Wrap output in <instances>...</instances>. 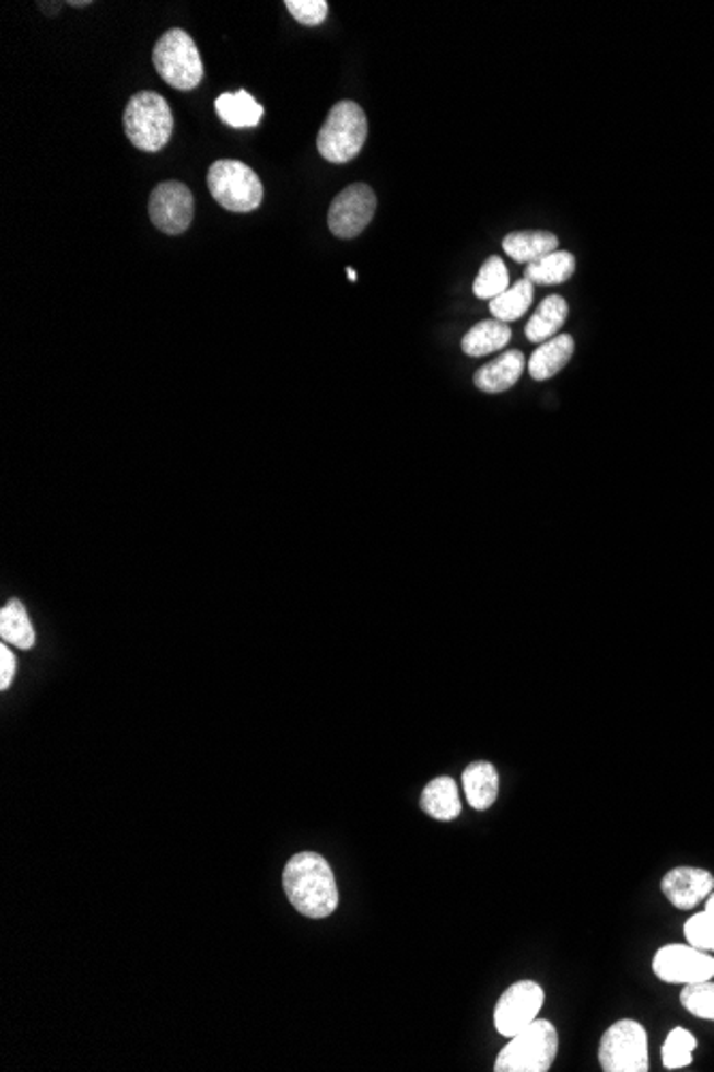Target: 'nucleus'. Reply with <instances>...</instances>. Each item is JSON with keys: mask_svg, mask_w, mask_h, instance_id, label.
<instances>
[{"mask_svg": "<svg viewBox=\"0 0 714 1072\" xmlns=\"http://www.w3.org/2000/svg\"><path fill=\"white\" fill-rule=\"evenodd\" d=\"M283 886L291 906L308 919H328L338 908V886L330 863L317 852H300L289 859Z\"/></svg>", "mask_w": 714, "mask_h": 1072, "instance_id": "1", "label": "nucleus"}, {"mask_svg": "<svg viewBox=\"0 0 714 1072\" xmlns=\"http://www.w3.org/2000/svg\"><path fill=\"white\" fill-rule=\"evenodd\" d=\"M559 1051V1032L548 1019H535L510 1038L494 1062L496 1072H546Z\"/></svg>", "mask_w": 714, "mask_h": 1072, "instance_id": "2", "label": "nucleus"}, {"mask_svg": "<svg viewBox=\"0 0 714 1072\" xmlns=\"http://www.w3.org/2000/svg\"><path fill=\"white\" fill-rule=\"evenodd\" d=\"M368 138L364 109L353 101L336 103L317 136V150L330 163L353 161Z\"/></svg>", "mask_w": 714, "mask_h": 1072, "instance_id": "3", "label": "nucleus"}, {"mask_svg": "<svg viewBox=\"0 0 714 1072\" xmlns=\"http://www.w3.org/2000/svg\"><path fill=\"white\" fill-rule=\"evenodd\" d=\"M174 116L167 101L142 91L129 98L125 109V133L129 142L143 152H159L172 138Z\"/></svg>", "mask_w": 714, "mask_h": 1072, "instance_id": "4", "label": "nucleus"}, {"mask_svg": "<svg viewBox=\"0 0 714 1072\" xmlns=\"http://www.w3.org/2000/svg\"><path fill=\"white\" fill-rule=\"evenodd\" d=\"M152 62L159 75L178 91H192L203 80L201 54L191 35L183 28L167 31L154 46Z\"/></svg>", "mask_w": 714, "mask_h": 1072, "instance_id": "5", "label": "nucleus"}, {"mask_svg": "<svg viewBox=\"0 0 714 1072\" xmlns=\"http://www.w3.org/2000/svg\"><path fill=\"white\" fill-rule=\"evenodd\" d=\"M208 189L230 212H253L264 201V185L259 176L242 161L221 159L208 170Z\"/></svg>", "mask_w": 714, "mask_h": 1072, "instance_id": "6", "label": "nucleus"}, {"mask_svg": "<svg viewBox=\"0 0 714 1072\" xmlns=\"http://www.w3.org/2000/svg\"><path fill=\"white\" fill-rule=\"evenodd\" d=\"M599 1064L606 1072L648 1071V1036L640 1022L620 1019L599 1042Z\"/></svg>", "mask_w": 714, "mask_h": 1072, "instance_id": "7", "label": "nucleus"}, {"mask_svg": "<svg viewBox=\"0 0 714 1072\" xmlns=\"http://www.w3.org/2000/svg\"><path fill=\"white\" fill-rule=\"evenodd\" d=\"M546 993L535 980H518L496 1002L494 1009V1025L496 1032L505 1038L516 1036L526 1025L532 1024L543 1006Z\"/></svg>", "mask_w": 714, "mask_h": 1072, "instance_id": "8", "label": "nucleus"}, {"mask_svg": "<svg viewBox=\"0 0 714 1072\" xmlns=\"http://www.w3.org/2000/svg\"><path fill=\"white\" fill-rule=\"evenodd\" d=\"M377 210V196L368 185H349L344 191L333 197L328 225L336 238H355L373 221Z\"/></svg>", "mask_w": 714, "mask_h": 1072, "instance_id": "9", "label": "nucleus"}, {"mask_svg": "<svg viewBox=\"0 0 714 1072\" xmlns=\"http://www.w3.org/2000/svg\"><path fill=\"white\" fill-rule=\"evenodd\" d=\"M148 212H150V221L163 234L169 236L185 234L191 228L192 212H195L191 189L176 180L161 183L150 194Z\"/></svg>", "mask_w": 714, "mask_h": 1072, "instance_id": "10", "label": "nucleus"}, {"mask_svg": "<svg viewBox=\"0 0 714 1072\" xmlns=\"http://www.w3.org/2000/svg\"><path fill=\"white\" fill-rule=\"evenodd\" d=\"M653 970L664 982L691 984L713 978L714 957L691 944H667L657 951Z\"/></svg>", "mask_w": 714, "mask_h": 1072, "instance_id": "11", "label": "nucleus"}, {"mask_svg": "<svg viewBox=\"0 0 714 1072\" xmlns=\"http://www.w3.org/2000/svg\"><path fill=\"white\" fill-rule=\"evenodd\" d=\"M662 888L671 906L678 910H691L713 893L714 876L700 867H676L667 872Z\"/></svg>", "mask_w": 714, "mask_h": 1072, "instance_id": "12", "label": "nucleus"}, {"mask_svg": "<svg viewBox=\"0 0 714 1072\" xmlns=\"http://www.w3.org/2000/svg\"><path fill=\"white\" fill-rule=\"evenodd\" d=\"M524 366H526V362H524L523 351L510 349L503 356H499L496 360H492L490 364H483L477 371L473 382H476L479 391L488 392V394L510 391L523 377Z\"/></svg>", "mask_w": 714, "mask_h": 1072, "instance_id": "13", "label": "nucleus"}, {"mask_svg": "<svg viewBox=\"0 0 714 1072\" xmlns=\"http://www.w3.org/2000/svg\"><path fill=\"white\" fill-rule=\"evenodd\" d=\"M573 342L570 335H557L550 341L541 342L528 360V373L535 382H546L559 375L572 360Z\"/></svg>", "mask_w": 714, "mask_h": 1072, "instance_id": "14", "label": "nucleus"}, {"mask_svg": "<svg viewBox=\"0 0 714 1072\" xmlns=\"http://www.w3.org/2000/svg\"><path fill=\"white\" fill-rule=\"evenodd\" d=\"M570 315V306L561 295H548L535 311V315L526 324V339L530 342H546L557 337V333L565 326Z\"/></svg>", "mask_w": 714, "mask_h": 1072, "instance_id": "15", "label": "nucleus"}, {"mask_svg": "<svg viewBox=\"0 0 714 1072\" xmlns=\"http://www.w3.org/2000/svg\"><path fill=\"white\" fill-rule=\"evenodd\" d=\"M463 788L469 805L477 812H485L496 803L499 773L490 762H473L463 773Z\"/></svg>", "mask_w": 714, "mask_h": 1072, "instance_id": "16", "label": "nucleus"}, {"mask_svg": "<svg viewBox=\"0 0 714 1072\" xmlns=\"http://www.w3.org/2000/svg\"><path fill=\"white\" fill-rule=\"evenodd\" d=\"M422 809L432 816L434 820L449 823L460 816L463 803L458 794V785L452 778H434L422 792Z\"/></svg>", "mask_w": 714, "mask_h": 1072, "instance_id": "17", "label": "nucleus"}, {"mask_svg": "<svg viewBox=\"0 0 714 1072\" xmlns=\"http://www.w3.org/2000/svg\"><path fill=\"white\" fill-rule=\"evenodd\" d=\"M505 253L518 264H535L546 255L559 250V238L550 232H514L503 241Z\"/></svg>", "mask_w": 714, "mask_h": 1072, "instance_id": "18", "label": "nucleus"}, {"mask_svg": "<svg viewBox=\"0 0 714 1072\" xmlns=\"http://www.w3.org/2000/svg\"><path fill=\"white\" fill-rule=\"evenodd\" d=\"M216 114L219 118L234 129H248L257 127L259 120L264 118V107L250 97L246 91L238 93H225L216 98Z\"/></svg>", "mask_w": 714, "mask_h": 1072, "instance_id": "19", "label": "nucleus"}, {"mask_svg": "<svg viewBox=\"0 0 714 1072\" xmlns=\"http://www.w3.org/2000/svg\"><path fill=\"white\" fill-rule=\"evenodd\" d=\"M0 638L7 644H13L17 649H33L35 646V628L31 624V617L20 599H11L2 606L0 610Z\"/></svg>", "mask_w": 714, "mask_h": 1072, "instance_id": "20", "label": "nucleus"}, {"mask_svg": "<svg viewBox=\"0 0 714 1072\" xmlns=\"http://www.w3.org/2000/svg\"><path fill=\"white\" fill-rule=\"evenodd\" d=\"M575 272V257L567 250H554L543 259L528 264L524 279L532 286H561L567 283Z\"/></svg>", "mask_w": 714, "mask_h": 1072, "instance_id": "21", "label": "nucleus"}, {"mask_svg": "<svg viewBox=\"0 0 714 1072\" xmlns=\"http://www.w3.org/2000/svg\"><path fill=\"white\" fill-rule=\"evenodd\" d=\"M510 341H512V330L507 324L499 319H485L465 335L463 351L471 358H481L503 349L505 345H510Z\"/></svg>", "mask_w": 714, "mask_h": 1072, "instance_id": "22", "label": "nucleus"}, {"mask_svg": "<svg viewBox=\"0 0 714 1072\" xmlns=\"http://www.w3.org/2000/svg\"><path fill=\"white\" fill-rule=\"evenodd\" d=\"M532 298H535V286L526 279L516 281L507 292L490 300V313L494 315V319L503 324L516 322L530 308Z\"/></svg>", "mask_w": 714, "mask_h": 1072, "instance_id": "23", "label": "nucleus"}, {"mask_svg": "<svg viewBox=\"0 0 714 1072\" xmlns=\"http://www.w3.org/2000/svg\"><path fill=\"white\" fill-rule=\"evenodd\" d=\"M507 290H510L507 266L503 264L501 257L492 255L490 259H485V264L481 266V270L476 277L473 293H476V298H481V300H494Z\"/></svg>", "mask_w": 714, "mask_h": 1072, "instance_id": "24", "label": "nucleus"}, {"mask_svg": "<svg viewBox=\"0 0 714 1072\" xmlns=\"http://www.w3.org/2000/svg\"><path fill=\"white\" fill-rule=\"evenodd\" d=\"M698 1047V1040L695 1036L684 1029V1027H676L667 1034L666 1042L662 1047V1060H664V1067L669 1069V1071H676V1069H684L691 1064L693 1060V1051Z\"/></svg>", "mask_w": 714, "mask_h": 1072, "instance_id": "25", "label": "nucleus"}, {"mask_svg": "<svg viewBox=\"0 0 714 1072\" xmlns=\"http://www.w3.org/2000/svg\"><path fill=\"white\" fill-rule=\"evenodd\" d=\"M680 1004L691 1015L714 1022V982L700 980V982L684 984V989L680 993Z\"/></svg>", "mask_w": 714, "mask_h": 1072, "instance_id": "26", "label": "nucleus"}, {"mask_svg": "<svg viewBox=\"0 0 714 1072\" xmlns=\"http://www.w3.org/2000/svg\"><path fill=\"white\" fill-rule=\"evenodd\" d=\"M687 942L700 951L714 953V912H702L687 921L684 925Z\"/></svg>", "mask_w": 714, "mask_h": 1072, "instance_id": "27", "label": "nucleus"}, {"mask_svg": "<svg viewBox=\"0 0 714 1072\" xmlns=\"http://www.w3.org/2000/svg\"><path fill=\"white\" fill-rule=\"evenodd\" d=\"M286 11L304 26H319L328 18L326 0H286Z\"/></svg>", "mask_w": 714, "mask_h": 1072, "instance_id": "28", "label": "nucleus"}, {"mask_svg": "<svg viewBox=\"0 0 714 1072\" xmlns=\"http://www.w3.org/2000/svg\"><path fill=\"white\" fill-rule=\"evenodd\" d=\"M15 668H17V662H15V655L9 651L7 642L0 644V689H9V685L13 681L15 677Z\"/></svg>", "mask_w": 714, "mask_h": 1072, "instance_id": "29", "label": "nucleus"}, {"mask_svg": "<svg viewBox=\"0 0 714 1072\" xmlns=\"http://www.w3.org/2000/svg\"><path fill=\"white\" fill-rule=\"evenodd\" d=\"M347 277H349V281H351V283H355V281H358V272H355L353 268H347Z\"/></svg>", "mask_w": 714, "mask_h": 1072, "instance_id": "30", "label": "nucleus"}, {"mask_svg": "<svg viewBox=\"0 0 714 1072\" xmlns=\"http://www.w3.org/2000/svg\"><path fill=\"white\" fill-rule=\"evenodd\" d=\"M706 910H709V912H714V895L713 897H709V901H706Z\"/></svg>", "mask_w": 714, "mask_h": 1072, "instance_id": "31", "label": "nucleus"}, {"mask_svg": "<svg viewBox=\"0 0 714 1072\" xmlns=\"http://www.w3.org/2000/svg\"><path fill=\"white\" fill-rule=\"evenodd\" d=\"M69 4H71V7H89L91 2H69Z\"/></svg>", "mask_w": 714, "mask_h": 1072, "instance_id": "32", "label": "nucleus"}]
</instances>
